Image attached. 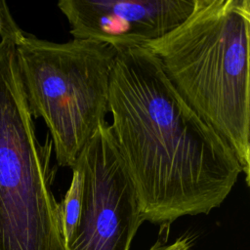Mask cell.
Masks as SVG:
<instances>
[{
    "mask_svg": "<svg viewBox=\"0 0 250 250\" xmlns=\"http://www.w3.org/2000/svg\"><path fill=\"white\" fill-rule=\"evenodd\" d=\"M108 112L144 221L171 225L209 214L242 174L230 146L186 103L146 47L116 49Z\"/></svg>",
    "mask_w": 250,
    "mask_h": 250,
    "instance_id": "obj_1",
    "label": "cell"
},
{
    "mask_svg": "<svg viewBox=\"0 0 250 250\" xmlns=\"http://www.w3.org/2000/svg\"><path fill=\"white\" fill-rule=\"evenodd\" d=\"M170 224L160 225L159 232L157 239L154 244L150 247L149 250H190L193 242L195 240V235L191 232H185L183 235L178 237L173 243L167 244L169 232H170Z\"/></svg>",
    "mask_w": 250,
    "mask_h": 250,
    "instance_id": "obj_8",
    "label": "cell"
},
{
    "mask_svg": "<svg viewBox=\"0 0 250 250\" xmlns=\"http://www.w3.org/2000/svg\"><path fill=\"white\" fill-rule=\"evenodd\" d=\"M194 0H60L73 39L115 49L143 46L181 24Z\"/></svg>",
    "mask_w": 250,
    "mask_h": 250,
    "instance_id": "obj_6",
    "label": "cell"
},
{
    "mask_svg": "<svg viewBox=\"0 0 250 250\" xmlns=\"http://www.w3.org/2000/svg\"><path fill=\"white\" fill-rule=\"evenodd\" d=\"M11 13L4 1H0V33L4 27L6 21L11 17Z\"/></svg>",
    "mask_w": 250,
    "mask_h": 250,
    "instance_id": "obj_9",
    "label": "cell"
},
{
    "mask_svg": "<svg viewBox=\"0 0 250 250\" xmlns=\"http://www.w3.org/2000/svg\"><path fill=\"white\" fill-rule=\"evenodd\" d=\"M116 49L93 40L56 43L26 34L16 38V57L32 117L48 128L56 164L72 168L108 112Z\"/></svg>",
    "mask_w": 250,
    "mask_h": 250,
    "instance_id": "obj_4",
    "label": "cell"
},
{
    "mask_svg": "<svg viewBox=\"0 0 250 250\" xmlns=\"http://www.w3.org/2000/svg\"><path fill=\"white\" fill-rule=\"evenodd\" d=\"M249 0H194L190 15L148 42L168 79L230 146L250 185Z\"/></svg>",
    "mask_w": 250,
    "mask_h": 250,
    "instance_id": "obj_2",
    "label": "cell"
},
{
    "mask_svg": "<svg viewBox=\"0 0 250 250\" xmlns=\"http://www.w3.org/2000/svg\"><path fill=\"white\" fill-rule=\"evenodd\" d=\"M18 24L0 33V250H66L49 134L39 141L16 57Z\"/></svg>",
    "mask_w": 250,
    "mask_h": 250,
    "instance_id": "obj_3",
    "label": "cell"
},
{
    "mask_svg": "<svg viewBox=\"0 0 250 250\" xmlns=\"http://www.w3.org/2000/svg\"><path fill=\"white\" fill-rule=\"evenodd\" d=\"M72 169V177L68 189L60 202L62 235L65 245L70 243L80 221L83 202V173L77 164ZM67 250V249H66Z\"/></svg>",
    "mask_w": 250,
    "mask_h": 250,
    "instance_id": "obj_7",
    "label": "cell"
},
{
    "mask_svg": "<svg viewBox=\"0 0 250 250\" xmlns=\"http://www.w3.org/2000/svg\"><path fill=\"white\" fill-rule=\"evenodd\" d=\"M83 173L79 224L67 250H129L145 222L134 185L106 121L75 162Z\"/></svg>",
    "mask_w": 250,
    "mask_h": 250,
    "instance_id": "obj_5",
    "label": "cell"
}]
</instances>
